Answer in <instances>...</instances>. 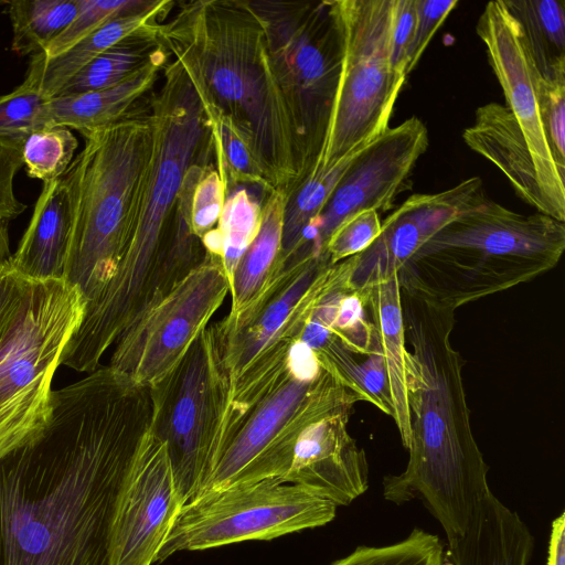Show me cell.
<instances>
[{
    "mask_svg": "<svg viewBox=\"0 0 565 565\" xmlns=\"http://www.w3.org/2000/svg\"><path fill=\"white\" fill-rule=\"evenodd\" d=\"M150 423L148 387L109 365L53 391L43 428L0 458V565H109L116 501Z\"/></svg>",
    "mask_w": 565,
    "mask_h": 565,
    "instance_id": "cell-1",
    "label": "cell"
},
{
    "mask_svg": "<svg viewBox=\"0 0 565 565\" xmlns=\"http://www.w3.org/2000/svg\"><path fill=\"white\" fill-rule=\"evenodd\" d=\"M162 73L159 89L148 99L151 142L135 194L130 237L114 276L85 313L87 324L110 340L206 257L178 202L188 170L214 161L211 131L179 61H169Z\"/></svg>",
    "mask_w": 565,
    "mask_h": 565,
    "instance_id": "cell-2",
    "label": "cell"
},
{
    "mask_svg": "<svg viewBox=\"0 0 565 565\" xmlns=\"http://www.w3.org/2000/svg\"><path fill=\"white\" fill-rule=\"evenodd\" d=\"M405 375L411 414L409 458L383 479V495L403 504L420 499L447 542L461 536L486 495L488 465L472 434L463 361L450 341L455 310L401 289Z\"/></svg>",
    "mask_w": 565,
    "mask_h": 565,
    "instance_id": "cell-3",
    "label": "cell"
},
{
    "mask_svg": "<svg viewBox=\"0 0 565 565\" xmlns=\"http://www.w3.org/2000/svg\"><path fill=\"white\" fill-rule=\"evenodd\" d=\"M158 38L200 100L217 107L249 139L266 179L286 195L301 179L299 143L264 22L250 1L181 2Z\"/></svg>",
    "mask_w": 565,
    "mask_h": 565,
    "instance_id": "cell-4",
    "label": "cell"
},
{
    "mask_svg": "<svg viewBox=\"0 0 565 565\" xmlns=\"http://www.w3.org/2000/svg\"><path fill=\"white\" fill-rule=\"evenodd\" d=\"M565 224L486 195L435 233L398 271L399 288L456 310L553 269Z\"/></svg>",
    "mask_w": 565,
    "mask_h": 565,
    "instance_id": "cell-5",
    "label": "cell"
},
{
    "mask_svg": "<svg viewBox=\"0 0 565 565\" xmlns=\"http://www.w3.org/2000/svg\"><path fill=\"white\" fill-rule=\"evenodd\" d=\"M83 136L84 148L63 175L73 200L63 279L79 290L87 307L114 276L130 237L135 194L151 142L148 100Z\"/></svg>",
    "mask_w": 565,
    "mask_h": 565,
    "instance_id": "cell-6",
    "label": "cell"
},
{
    "mask_svg": "<svg viewBox=\"0 0 565 565\" xmlns=\"http://www.w3.org/2000/svg\"><path fill=\"white\" fill-rule=\"evenodd\" d=\"M356 402L358 396L321 365L317 353L297 340L285 366L225 429L217 463L198 497L264 479L281 481L301 431Z\"/></svg>",
    "mask_w": 565,
    "mask_h": 565,
    "instance_id": "cell-7",
    "label": "cell"
},
{
    "mask_svg": "<svg viewBox=\"0 0 565 565\" xmlns=\"http://www.w3.org/2000/svg\"><path fill=\"white\" fill-rule=\"evenodd\" d=\"M148 390L150 431L167 447L185 504L200 494L217 463L231 402L230 374L215 323L204 328Z\"/></svg>",
    "mask_w": 565,
    "mask_h": 565,
    "instance_id": "cell-8",
    "label": "cell"
},
{
    "mask_svg": "<svg viewBox=\"0 0 565 565\" xmlns=\"http://www.w3.org/2000/svg\"><path fill=\"white\" fill-rule=\"evenodd\" d=\"M86 309L64 279L31 280L22 311L0 344V458L45 425L52 381Z\"/></svg>",
    "mask_w": 565,
    "mask_h": 565,
    "instance_id": "cell-9",
    "label": "cell"
},
{
    "mask_svg": "<svg viewBox=\"0 0 565 565\" xmlns=\"http://www.w3.org/2000/svg\"><path fill=\"white\" fill-rule=\"evenodd\" d=\"M250 3L264 22L274 70L296 130L303 179L322 152L341 71V36L332 3Z\"/></svg>",
    "mask_w": 565,
    "mask_h": 565,
    "instance_id": "cell-10",
    "label": "cell"
},
{
    "mask_svg": "<svg viewBox=\"0 0 565 565\" xmlns=\"http://www.w3.org/2000/svg\"><path fill=\"white\" fill-rule=\"evenodd\" d=\"M341 36V71L320 154L329 168L387 128L404 77L391 66L394 0H332Z\"/></svg>",
    "mask_w": 565,
    "mask_h": 565,
    "instance_id": "cell-11",
    "label": "cell"
},
{
    "mask_svg": "<svg viewBox=\"0 0 565 565\" xmlns=\"http://www.w3.org/2000/svg\"><path fill=\"white\" fill-rule=\"evenodd\" d=\"M334 265L326 253L305 246L254 302L215 323L230 374V406L243 403L286 364Z\"/></svg>",
    "mask_w": 565,
    "mask_h": 565,
    "instance_id": "cell-12",
    "label": "cell"
},
{
    "mask_svg": "<svg viewBox=\"0 0 565 565\" xmlns=\"http://www.w3.org/2000/svg\"><path fill=\"white\" fill-rule=\"evenodd\" d=\"M337 505L278 479L233 486L185 503L154 564L179 552L270 541L330 523Z\"/></svg>",
    "mask_w": 565,
    "mask_h": 565,
    "instance_id": "cell-13",
    "label": "cell"
},
{
    "mask_svg": "<svg viewBox=\"0 0 565 565\" xmlns=\"http://www.w3.org/2000/svg\"><path fill=\"white\" fill-rule=\"evenodd\" d=\"M227 294L221 260L206 253L196 268L120 334L109 366L149 387L182 358Z\"/></svg>",
    "mask_w": 565,
    "mask_h": 565,
    "instance_id": "cell-14",
    "label": "cell"
},
{
    "mask_svg": "<svg viewBox=\"0 0 565 565\" xmlns=\"http://www.w3.org/2000/svg\"><path fill=\"white\" fill-rule=\"evenodd\" d=\"M427 147L428 131L418 117L388 127L353 157L311 225L308 238L322 253L330 235L350 216L366 210L392 209Z\"/></svg>",
    "mask_w": 565,
    "mask_h": 565,
    "instance_id": "cell-15",
    "label": "cell"
},
{
    "mask_svg": "<svg viewBox=\"0 0 565 565\" xmlns=\"http://www.w3.org/2000/svg\"><path fill=\"white\" fill-rule=\"evenodd\" d=\"M476 31L504 93L505 107L514 116L534 158L539 181L554 218L564 222L565 175L559 172L547 143L537 97L541 74L526 47L522 30L503 0H498L487 3Z\"/></svg>",
    "mask_w": 565,
    "mask_h": 565,
    "instance_id": "cell-16",
    "label": "cell"
},
{
    "mask_svg": "<svg viewBox=\"0 0 565 565\" xmlns=\"http://www.w3.org/2000/svg\"><path fill=\"white\" fill-rule=\"evenodd\" d=\"M183 505L167 447L149 428L116 501L109 565H153Z\"/></svg>",
    "mask_w": 565,
    "mask_h": 565,
    "instance_id": "cell-17",
    "label": "cell"
},
{
    "mask_svg": "<svg viewBox=\"0 0 565 565\" xmlns=\"http://www.w3.org/2000/svg\"><path fill=\"white\" fill-rule=\"evenodd\" d=\"M484 195L481 179L472 177L438 193L409 196L382 223L366 249L347 258L349 284L364 290L398 274L435 233Z\"/></svg>",
    "mask_w": 565,
    "mask_h": 565,
    "instance_id": "cell-18",
    "label": "cell"
},
{
    "mask_svg": "<svg viewBox=\"0 0 565 565\" xmlns=\"http://www.w3.org/2000/svg\"><path fill=\"white\" fill-rule=\"evenodd\" d=\"M353 406L340 408L301 431L282 482L297 486L337 507L349 505L367 490L365 452L348 431Z\"/></svg>",
    "mask_w": 565,
    "mask_h": 565,
    "instance_id": "cell-19",
    "label": "cell"
},
{
    "mask_svg": "<svg viewBox=\"0 0 565 565\" xmlns=\"http://www.w3.org/2000/svg\"><path fill=\"white\" fill-rule=\"evenodd\" d=\"M462 138L471 150L503 172L524 202L554 218L539 181L534 158L514 116L505 106L495 102L480 106Z\"/></svg>",
    "mask_w": 565,
    "mask_h": 565,
    "instance_id": "cell-20",
    "label": "cell"
},
{
    "mask_svg": "<svg viewBox=\"0 0 565 565\" xmlns=\"http://www.w3.org/2000/svg\"><path fill=\"white\" fill-rule=\"evenodd\" d=\"M73 230V200L62 177L43 183L11 265L23 277L63 279Z\"/></svg>",
    "mask_w": 565,
    "mask_h": 565,
    "instance_id": "cell-21",
    "label": "cell"
},
{
    "mask_svg": "<svg viewBox=\"0 0 565 565\" xmlns=\"http://www.w3.org/2000/svg\"><path fill=\"white\" fill-rule=\"evenodd\" d=\"M533 547L527 525L490 491L447 552L454 565H529Z\"/></svg>",
    "mask_w": 565,
    "mask_h": 565,
    "instance_id": "cell-22",
    "label": "cell"
},
{
    "mask_svg": "<svg viewBox=\"0 0 565 565\" xmlns=\"http://www.w3.org/2000/svg\"><path fill=\"white\" fill-rule=\"evenodd\" d=\"M174 4L170 0H148L140 9L107 22L57 56H32L24 79L36 85L46 97L53 98L99 54L135 33L164 22Z\"/></svg>",
    "mask_w": 565,
    "mask_h": 565,
    "instance_id": "cell-23",
    "label": "cell"
},
{
    "mask_svg": "<svg viewBox=\"0 0 565 565\" xmlns=\"http://www.w3.org/2000/svg\"><path fill=\"white\" fill-rule=\"evenodd\" d=\"M169 61L166 53L116 86L51 98L46 127L63 126L84 135L119 121L152 89Z\"/></svg>",
    "mask_w": 565,
    "mask_h": 565,
    "instance_id": "cell-24",
    "label": "cell"
},
{
    "mask_svg": "<svg viewBox=\"0 0 565 565\" xmlns=\"http://www.w3.org/2000/svg\"><path fill=\"white\" fill-rule=\"evenodd\" d=\"M361 291L365 294L366 309L371 313L383 353L394 409L393 419L402 444L407 448L411 438V414L406 391V342L398 276L393 274Z\"/></svg>",
    "mask_w": 565,
    "mask_h": 565,
    "instance_id": "cell-25",
    "label": "cell"
},
{
    "mask_svg": "<svg viewBox=\"0 0 565 565\" xmlns=\"http://www.w3.org/2000/svg\"><path fill=\"white\" fill-rule=\"evenodd\" d=\"M285 194L273 191L264 201L258 232L234 271L228 315L254 302L285 267L282 257Z\"/></svg>",
    "mask_w": 565,
    "mask_h": 565,
    "instance_id": "cell-26",
    "label": "cell"
},
{
    "mask_svg": "<svg viewBox=\"0 0 565 565\" xmlns=\"http://www.w3.org/2000/svg\"><path fill=\"white\" fill-rule=\"evenodd\" d=\"M365 310V294L349 284V263L344 259L333 266L330 282L316 302L309 320L328 329L352 354L367 356L381 345Z\"/></svg>",
    "mask_w": 565,
    "mask_h": 565,
    "instance_id": "cell-27",
    "label": "cell"
},
{
    "mask_svg": "<svg viewBox=\"0 0 565 565\" xmlns=\"http://www.w3.org/2000/svg\"><path fill=\"white\" fill-rule=\"evenodd\" d=\"M160 24L135 33L99 54L75 74L56 96H68L116 86L153 58L169 53L158 38Z\"/></svg>",
    "mask_w": 565,
    "mask_h": 565,
    "instance_id": "cell-28",
    "label": "cell"
},
{
    "mask_svg": "<svg viewBox=\"0 0 565 565\" xmlns=\"http://www.w3.org/2000/svg\"><path fill=\"white\" fill-rule=\"evenodd\" d=\"M269 194L248 186L233 189L216 227L201 239L206 253L221 260L230 288L241 257L258 232L263 203Z\"/></svg>",
    "mask_w": 565,
    "mask_h": 565,
    "instance_id": "cell-29",
    "label": "cell"
},
{
    "mask_svg": "<svg viewBox=\"0 0 565 565\" xmlns=\"http://www.w3.org/2000/svg\"><path fill=\"white\" fill-rule=\"evenodd\" d=\"M542 76L565 66V9L559 0H503Z\"/></svg>",
    "mask_w": 565,
    "mask_h": 565,
    "instance_id": "cell-30",
    "label": "cell"
},
{
    "mask_svg": "<svg viewBox=\"0 0 565 565\" xmlns=\"http://www.w3.org/2000/svg\"><path fill=\"white\" fill-rule=\"evenodd\" d=\"M358 151L332 167L312 170L285 195L282 226L285 263L309 244L308 233L311 225L318 218L329 195Z\"/></svg>",
    "mask_w": 565,
    "mask_h": 565,
    "instance_id": "cell-31",
    "label": "cell"
},
{
    "mask_svg": "<svg viewBox=\"0 0 565 565\" xmlns=\"http://www.w3.org/2000/svg\"><path fill=\"white\" fill-rule=\"evenodd\" d=\"M201 104L211 131L214 163L226 192L237 186H248L268 194L275 191L257 161L249 139L217 107L209 103Z\"/></svg>",
    "mask_w": 565,
    "mask_h": 565,
    "instance_id": "cell-32",
    "label": "cell"
},
{
    "mask_svg": "<svg viewBox=\"0 0 565 565\" xmlns=\"http://www.w3.org/2000/svg\"><path fill=\"white\" fill-rule=\"evenodd\" d=\"M4 4L12 25L11 49L31 57L45 52L78 10V0H14Z\"/></svg>",
    "mask_w": 565,
    "mask_h": 565,
    "instance_id": "cell-33",
    "label": "cell"
},
{
    "mask_svg": "<svg viewBox=\"0 0 565 565\" xmlns=\"http://www.w3.org/2000/svg\"><path fill=\"white\" fill-rule=\"evenodd\" d=\"M315 352L321 365L350 388L359 401L369 402L393 417L394 409L382 349L367 355L366 360L360 363L332 337Z\"/></svg>",
    "mask_w": 565,
    "mask_h": 565,
    "instance_id": "cell-34",
    "label": "cell"
},
{
    "mask_svg": "<svg viewBox=\"0 0 565 565\" xmlns=\"http://www.w3.org/2000/svg\"><path fill=\"white\" fill-rule=\"evenodd\" d=\"M330 565H454L438 535L415 527L402 541L358 546Z\"/></svg>",
    "mask_w": 565,
    "mask_h": 565,
    "instance_id": "cell-35",
    "label": "cell"
},
{
    "mask_svg": "<svg viewBox=\"0 0 565 565\" xmlns=\"http://www.w3.org/2000/svg\"><path fill=\"white\" fill-rule=\"evenodd\" d=\"M78 147L70 128L43 127L31 132L22 142V161L30 178L43 183L62 178Z\"/></svg>",
    "mask_w": 565,
    "mask_h": 565,
    "instance_id": "cell-36",
    "label": "cell"
},
{
    "mask_svg": "<svg viewBox=\"0 0 565 565\" xmlns=\"http://www.w3.org/2000/svg\"><path fill=\"white\" fill-rule=\"evenodd\" d=\"M50 99L26 79L12 92L1 95L0 139L23 141L34 130L46 127Z\"/></svg>",
    "mask_w": 565,
    "mask_h": 565,
    "instance_id": "cell-37",
    "label": "cell"
},
{
    "mask_svg": "<svg viewBox=\"0 0 565 565\" xmlns=\"http://www.w3.org/2000/svg\"><path fill=\"white\" fill-rule=\"evenodd\" d=\"M226 186L214 161L192 168L189 220L192 233L200 239L216 227L226 200Z\"/></svg>",
    "mask_w": 565,
    "mask_h": 565,
    "instance_id": "cell-38",
    "label": "cell"
},
{
    "mask_svg": "<svg viewBox=\"0 0 565 565\" xmlns=\"http://www.w3.org/2000/svg\"><path fill=\"white\" fill-rule=\"evenodd\" d=\"M148 0H78L77 14L71 24L56 36L45 52V57H54L97 29L122 14L136 11Z\"/></svg>",
    "mask_w": 565,
    "mask_h": 565,
    "instance_id": "cell-39",
    "label": "cell"
},
{
    "mask_svg": "<svg viewBox=\"0 0 565 565\" xmlns=\"http://www.w3.org/2000/svg\"><path fill=\"white\" fill-rule=\"evenodd\" d=\"M537 97L541 120L554 161L565 175V66L540 75Z\"/></svg>",
    "mask_w": 565,
    "mask_h": 565,
    "instance_id": "cell-40",
    "label": "cell"
},
{
    "mask_svg": "<svg viewBox=\"0 0 565 565\" xmlns=\"http://www.w3.org/2000/svg\"><path fill=\"white\" fill-rule=\"evenodd\" d=\"M379 212L366 210L347 218L328 238L322 253L332 265L366 249L381 232Z\"/></svg>",
    "mask_w": 565,
    "mask_h": 565,
    "instance_id": "cell-41",
    "label": "cell"
},
{
    "mask_svg": "<svg viewBox=\"0 0 565 565\" xmlns=\"http://www.w3.org/2000/svg\"><path fill=\"white\" fill-rule=\"evenodd\" d=\"M457 4V0H415L416 18L407 54V75L416 66L434 34Z\"/></svg>",
    "mask_w": 565,
    "mask_h": 565,
    "instance_id": "cell-42",
    "label": "cell"
},
{
    "mask_svg": "<svg viewBox=\"0 0 565 565\" xmlns=\"http://www.w3.org/2000/svg\"><path fill=\"white\" fill-rule=\"evenodd\" d=\"M22 142L0 139V221L7 223L26 209L14 192V178L23 166Z\"/></svg>",
    "mask_w": 565,
    "mask_h": 565,
    "instance_id": "cell-43",
    "label": "cell"
},
{
    "mask_svg": "<svg viewBox=\"0 0 565 565\" xmlns=\"http://www.w3.org/2000/svg\"><path fill=\"white\" fill-rule=\"evenodd\" d=\"M31 280L19 274L11 262L0 266V344L19 318Z\"/></svg>",
    "mask_w": 565,
    "mask_h": 565,
    "instance_id": "cell-44",
    "label": "cell"
},
{
    "mask_svg": "<svg viewBox=\"0 0 565 565\" xmlns=\"http://www.w3.org/2000/svg\"><path fill=\"white\" fill-rule=\"evenodd\" d=\"M415 0H394L391 30V66L393 72L406 78L407 54L415 25Z\"/></svg>",
    "mask_w": 565,
    "mask_h": 565,
    "instance_id": "cell-45",
    "label": "cell"
},
{
    "mask_svg": "<svg viewBox=\"0 0 565 565\" xmlns=\"http://www.w3.org/2000/svg\"><path fill=\"white\" fill-rule=\"evenodd\" d=\"M546 565H565V513L552 522Z\"/></svg>",
    "mask_w": 565,
    "mask_h": 565,
    "instance_id": "cell-46",
    "label": "cell"
},
{
    "mask_svg": "<svg viewBox=\"0 0 565 565\" xmlns=\"http://www.w3.org/2000/svg\"><path fill=\"white\" fill-rule=\"evenodd\" d=\"M11 256L7 222L0 221V266L10 262Z\"/></svg>",
    "mask_w": 565,
    "mask_h": 565,
    "instance_id": "cell-47",
    "label": "cell"
}]
</instances>
